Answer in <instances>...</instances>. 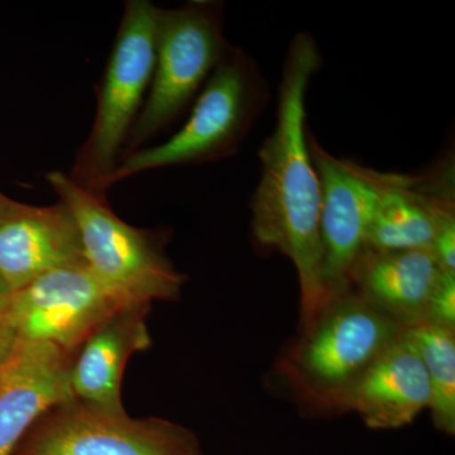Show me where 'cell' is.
Returning a JSON list of instances; mask_svg holds the SVG:
<instances>
[{
	"instance_id": "1",
	"label": "cell",
	"mask_w": 455,
	"mask_h": 455,
	"mask_svg": "<svg viewBox=\"0 0 455 455\" xmlns=\"http://www.w3.org/2000/svg\"><path fill=\"white\" fill-rule=\"evenodd\" d=\"M322 66L310 33L290 42L278 90L276 124L259 149L262 166L251 199V228L259 247L291 260L300 289V329L323 309L322 184L310 151L307 94Z\"/></svg>"
},
{
	"instance_id": "12",
	"label": "cell",
	"mask_w": 455,
	"mask_h": 455,
	"mask_svg": "<svg viewBox=\"0 0 455 455\" xmlns=\"http://www.w3.org/2000/svg\"><path fill=\"white\" fill-rule=\"evenodd\" d=\"M85 262L76 224L64 204L29 206L0 220V276L12 292L36 278Z\"/></svg>"
},
{
	"instance_id": "8",
	"label": "cell",
	"mask_w": 455,
	"mask_h": 455,
	"mask_svg": "<svg viewBox=\"0 0 455 455\" xmlns=\"http://www.w3.org/2000/svg\"><path fill=\"white\" fill-rule=\"evenodd\" d=\"M309 140L322 184L323 283L328 300L329 296L349 287L350 272L366 250L383 172L335 157L313 136Z\"/></svg>"
},
{
	"instance_id": "21",
	"label": "cell",
	"mask_w": 455,
	"mask_h": 455,
	"mask_svg": "<svg viewBox=\"0 0 455 455\" xmlns=\"http://www.w3.org/2000/svg\"><path fill=\"white\" fill-rule=\"evenodd\" d=\"M12 290L9 289L7 283L0 276V311H4L7 307L9 298H11Z\"/></svg>"
},
{
	"instance_id": "9",
	"label": "cell",
	"mask_w": 455,
	"mask_h": 455,
	"mask_svg": "<svg viewBox=\"0 0 455 455\" xmlns=\"http://www.w3.org/2000/svg\"><path fill=\"white\" fill-rule=\"evenodd\" d=\"M28 455H202L193 434L163 420H134L89 405L57 416Z\"/></svg>"
},
{
	"instance_id": "10",
	"label": "cell",
	"mask_w": 455,
	"mask_h": 455,
	"mask_svg": "<svg viewBox=\"0 0 455 455\" xmlns=\"http://www.w3.org/2000/svg\"><path fill=\"white\" fill-rule=\"evenodd\" d=\"M455 206L454 164L449 158L421 176L383 172L366 248L430 251L436 218Z\"/></svg>"
},
{
	"instance_id": "11",
	"label": "cell",
	"mask_w": 455,
	"mask_h": 455,
	"mask_svg": "<svg viewBox=\"0 0 455 455\" xmlns=\"http://www.w3.org/2000/svg\"><path fill=\"white\" fill-rule=\"evenodd\" d=\"M74 398L64 349L47 341H18L0 366V455L13 453L38 416Z\"/></svg>"
},
{
	"instance_id": "14",
	"label": "cell",
	"mask_w": 455,
	"mask_h": 455,
	"mask_svg": "<svg viewBox=\"0 0 455 455\" xmlns=\"http://www.w3.org/2000/svg\"><path fill=\"white\" fill-rule=\"evenodd\" d=\"M430 251L366 248L350 272L349 287L401 329L424 322L440 272Z\"/></svg>"
},
{
	"instance_id": "18",
	"label": "cell",
	"mask_w": 455,
	"mask_h": 455,
	"mask_svg": "<svg viewBox=\"0 0 455 455\" xmlns=\"http://www.w3.org/2000/svg\"><path fill=\"white\" fill-rule=\"evenodd\" d=\"M431 253L443 271L455 274V206L439 212Z\"/></svg>"
},
{
	"instance_id": "4",
	"label": "cell",
	"mask_w": 455,
	"mask_h": 455,
	"mask_svg": "<svg viewBox=\"0 0 455 455\" xmlns=\"http://www.w3.org/2000/svg\"><path fill=\"white\" fill-rule=\"evenodd\" d=\"M268 100L269 85L256 60L230 46L182 128L161 145L123 158L113 185L149 170L214 163L235 155Z\"/></svg>"
},
{
	"instance_id": "20",
	"label": "cell",
	"mask_w": 455,
	"mask_h": 455,
	"mask_svg": "<svg viewBox=\"0 0 455 455\" xmlns=\"http://www.w3.org/2000/svg\"><path fill=\"white\" fill-rule=\"evenodd\" d=\"M20 206H22V204L14 202V200L9 199L8 196L0 193V220H5L9 215L16 212Z\"/></svg>"
},
{
	"instance_id": "6",
	"label": "cell",
	"mask_w": 455,
	"mask_h": 455,
	"mask_svg": "<svg viewBox=\"0 0 455 455\" xmlns=\"http://www.w3.org/2000/svg\"><path fill=\"white\" fill-rule=\"evenodd\" d=\"M229 49L220 3L196 0L161 9L154 77L122 160L169 130L193 107Z\"/></svg>"
},
{
	"instance_id": "2",
	"label": "cell",
	"mask_w": 455,
	"mask_h": 455,
	"mask_svg": "<svg viewBox=\"0 0 455 455\" xmlns=\"http://www.w3.org/2000/svg\"><path fill=\"white\" fill-rule=\"evenodd\" d=\"M400 334V326L347 287L329 296L300 329L283 371L299 403L310 411L347 412L353 388Z\"/></svg>"
},
{
	"instance_id": "16",
	"label": "cell",
	"mask_w": 455,
	"mask_h": 455,
	"mask_svg": "<svg viewBox=\"0 0 455 455\" xmlns=\"http://www.w3.org/2000/svg\"><path fill=\"white\" fill-rule=\"evenodd\" d=\"M423 362L431 388V418L440 433L455 434V331L419 323L401 329Z\"/></svg>"
},
{
	"instance_id": "7",
	"label": "cell",
	"mask_w": 455,
	"mask_h": 455,
	"mask_svg": "<svg viewBox=\"0 0 455 455\" xmlns=\"http://www.w3.org/2000/svg\"><path fill=\"white\" fill-rule=\"evenodd\" d=\"M128 307L83 262L53 269L12 292L4 315L18 339L64 349Z\"/></svg>"
},
{
	"instance_id": "13",
	"label": "cell",
	"mask_w": 455,
	"mask_h": 455,
	"mask_svg": "<svg viewBox=\"0 0 455 455\" xmlns=\"http://www.w3.org/2000/svg\"><path fill=\"white\" fill-rule=\"evenodd\" d=\"M430 405L427 370L400 334L353 388L347 412L361 416L368 429L395 430L414 423Z\"/></svg>"
},
{
	"instance_id": "15",
	"label": "cell",
	"mask_w": 455,
	"mask_h": 455,
	"mask_svg": "<svg viewBox=\"0 0 455 455\" xmlns=\"http://www.w3.org/2000/svg\"><path fill=\"white\" fill-rule=\"evenodd\" d=\"M137 309L119 310L101 323L71 368L75 397L83 398L86 405L110 414L125 412L121 400L123 371L132 353L146 349L151 341Z\"/></svg>"
},
{
	"instance_id": "19",
	"label": "cell",
	"mask_w": 455,
	"mask_h": 455,
	"mask_svg": "<svg viewBox=\"0 0 455 455\" xmlns=\"http://www.w3.org/2000/svg\"><path fill=\"white\" fill-rule=\"evenodd\" d=\"M18 335L12 325L9 324L4 311H0V366L7 362L12 353L16 349Z\"/></svg>"
},
{
	"instance_id": "5",
	"label": "cell",
	"mask_w": 455,
	"mask_h": 455,
	"mask_svg": "<svg viewBox=\"0 0 455 455\" xmlns=\"http://www.w3.org/2000/svg\"><path fill=\"white\" fill-rule=\"evenodd\" d=\"M46 180L76 224L85 265L116 298L130 307L178 298L185 276L157 236L123 221L106 197L85 190L68 173L52 171Z\"/></svg>"
},
{
	"instance_id": "3",
	"label": "cell",
	"mask_w": 455,
	"mask_h": 455,
	"mask_svg": "<svg viewBox=\"0 0 455 455\" xmlns=\"http://www.w3.org/2000/svg\"><path fill=\"white\" fill-rule=\"evenodd\" d=\"M161 8L148 0L125 3L121 25L103 79L88 140L77 154L70 178L100 197L113 187L125 143L139 118L154 77Z\"/></svg>"
},
{
	"instance_id": "17",
	"label": "cell",
	"mask_w": 455,
	"mask_h": 455,
	"mask_svg": "<svg viewBox=\"0 0 455 455\" xmlns=\"http://www.w3.org/2000/svg\"><path fill=\"white\" fill-rule=\"evenodd\" d=\"M423 323L455 331V274L440 272L431 292Z\"/></svg>"
}]
</instances>
